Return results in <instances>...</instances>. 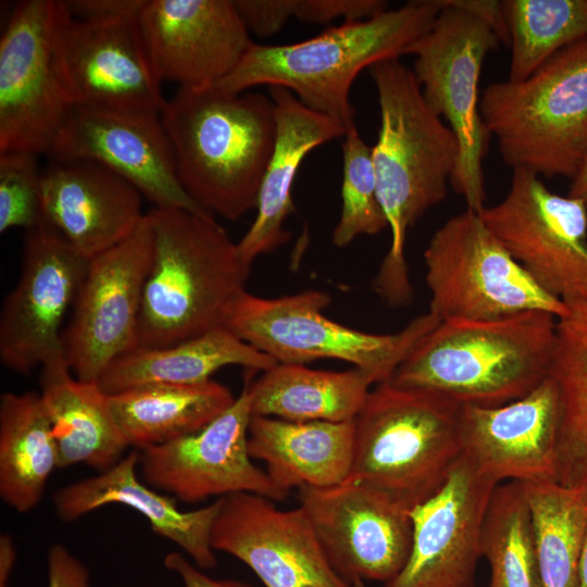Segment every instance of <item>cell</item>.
Returning a JSON list of instances; mask_svg holds the SVG:
<instances>
[{
    "label": "cell",
    "instance_id": "cell-10",
    "mask_svg": "<svg viewBox=\"0 0 587 587\" xmlns=\"http://www.w3.org/2000/svg\"><path fill=\"white\" fill-rule=\"evenodd\" d=\"M440 3L434 25L407 54L415 58L412 71L426 103L458 139L459 159L450 185L469 209L482 212L486 207L483 160L491 134L480 115L478 84L486 57L501 41L479 18L444 0Z\"/></svg>",
    "mask_w": 587,
    "mask_h": 587
},
{
    "label": "cell",
    "instance_id": "cell-11",
    "mask_svg": "<svg viewBox=\"0 0 587 587\" xmlns=\"http://www.w3.org/2000/svg\"><path fill=\"white\" fill-rule=\"evenodd\" d=\"M512 258L565 303L587 300V207L551 192L534 172L514 168L504 199L480 212Z\"/></svg>",
    "mask_w": 587,
    "mask_h": 587
},
{
    "label": "cell",
    "instance_id": "cell-36",
    "mask_svg": "<svg viewBox=\"0 0 587 587\" xmlns=\"http://www.w3.org/2000/svg\"><path fill=\"white\" fill-rule=\"evenodd\" d=\"M341 150V213L333 233V242L337 247L349 245L360 235H375L388 227L378 198L372 147L353 127L345 134Z\"/></svg>",
    "mask_w": 587,
    "mask_h": 587
},
{
    "label": "cell",
    "instance_id": "cell-28",
    "mask_svg": "<svg viewBox=\"0 0 587 587\" xmlns=\"http://www.w3.org/2000/svg\"><path fill=\"white\" fill-rule=\"evenodd\" d=\"M277 362L226 327L163 348L136 347L117 357L98 385L107 395L152 384L195 385L227 365L267 371Z\"/></svg>",
    "mask_w": 587,
    "mask_h": 587
},
{
    "label": "cell",
    "instance_id": "cell-25",
    "mask_svg": "<svg viewBox=\"0 0 587 587\" xmlns=\"http://www.w3.org/2000/svg\"><path fill=\"white\" fill-rule=\"evenodd\" d=\"M268 90L277 126L275 146L261 183L255 217L237 242L241 260L250 267L258 257L274 251L290 237L284 224L295 211L292 187L304 158L347 133L340 123L309 109L291 91L280 87Z\"/></svg>",
    "mask_w": 587,
    "mask_h": 587
},
{
    "label": "cell",
    "instance_id": "cell-8",
    "mask_svg": "<svg viewBox=\"0 0 587 587\" xmlns=\"http://www.w3.org/2000/svg\"><path fill=\"white\" fill-rule=\"evenodd\" d=\"M329 303V295L320 290L279 298L245 291L230 308L225 327L277 363L341 360L378 385L388 382L415 342L440 323L428 312L398 333L370 334L326 317L323 310Z\"/></svg>",
    "mask_w": 587,
    "mask_h": 587
},
{
    "label": "cell",
    "instance_id": "cell-46",
    "mask_svg": "<svg viewBox=\"0 0 587 587\" xmlns=\"http://www.w3.org/2000/svg\"><path fill=\"white\" fill-rule=\"evenodd\" d=\"M353 586H354V587H366L362 580L355 583Z\"/></svg>",
    "mask_w": 587,
    "mask_h": 587
},
{
    "label": "cell",
    "instance_id": "cell-33",
    "mask_svg": "<svg viewBox=\"0 0 587 587\" xmlns=\"http://www.w3.org/2000/svg\"><path fill=\"white\" fill-rule=\"evenodd\" d=\"M522 484L542 587H579V562L587 533V485Z\"/></svg>",
    "mask_w": 587,
    "mask_h": 587
},
{
    "label": "cell",
    "instance_id": "cell-20",
    "mask_svg": "<svg viewBox=\"0 0 587 587\" xmlns=\"http://www.w3.org/2000/svg\"><path fill=\"white\" fill-rule=\"evenodd\" d=\"M498 485L462 453L442 486L410 511L411 551L385 587H474L484 519Z\"/></svg>",
    "mask_w": 587,
    "mask_h": 587
},
{
    "label": "cell",
    "instance_id": "cell-12",
    "mask_svg": "<svg viewBox=\"0 0 587 587\" xmlns=\"http://www.w3.org/2000/svg\"><path fill=\"white\" fill-rule=\"evenodd\" d=\"M153 252L149 213L118 245L89 260L62 334L74 376L98 382L120 355L138 346L143 288Z\"/></svg>",
    "mask_w": 587,
    "mask_h": 587
},
{
    "label": "cell",
    "instance_id": "cell-43",
    "mask_svg": "<svg viewBox=\"0 0 587 587\" xmlns=\"http://www.w3.org/2000/svg\"><path fill=\"white\" fill-rule=\"evenodd\" d=\"M16 549L9 534L0 536V587H8L9 578L14 567Z\"/></svg>",
    "mask_w": 587,
    "mask_h": 587
},
{
    "label": "cell",
    "instance_id": "cell-6",
    "mask_svg": "<svg viewBox=\"0 0 587 587\" xmlns=\"http://www.w3.org/2000/svg\"><path fill=\"white\" fill-rule=\"evenodd\" d=\"M460 405L424 389L376 385L353 421L349 478L411 511L442 486L462 454Z\"/></svg>",
    "mask_w": 587,
    "mask_h": 587
},
{
    "label": "cell",
    "instance_id": "cell-40",
    "mask_svg": "<svg viewBox=\"0 0 587 587\" xmlns=\"http://www.w3.org/2000/svg\"><path fill=\"white\" fill-rule=\"evenodd\" d=\"M47 561L48 587H90L87 567L65 546L52 545Z\"/></svg>",
    "mask_w": 587,
    "mask_h": 587
},
{
    "label": "cell",
    "instance_id": "cell-16",
    "mask_svg": "<svg viewBox=\"0 0 587 587\" xmlns=\"http://www.w3.org/2000/svg\"><path fill=\"white\" fill-rule=\"evenodd\" d=\"M297 498L329 564L348 584L386 583L407 563L410 511L384 492L348 478L333 487L299 488Z\"/></svg>",
    "mask_w": 587,
    "mask_h": 587
},
{
    "label": "cell",
    "instance_id": "cell-2",
    "mask_svg": "<svg viewBox=\"0 0 587 587\" xmlns=\"http://www.w3.org/2000/svg\"><path fill=\"white\" fill-rule=\"evenodd\" d=\"M160 115L178 180L199 207L232 221L257 207L276 140L271 97L178 88Z\"/></svg>",
    "mask_w": 587,
    "mask_h": 587
},
{
    "label": "cell",
    "instance_id": "cell-24",
    "mask_svg": "<svg viewBox=\"0 0 587 587\" xmlns=\"http://www.w3.org/2000/svg\"><path fill=\"white\" fill-rule=\"evenodd\" d=\"M139 459L140 451L135 449L111 469L57 490V515L71 522L107 504L127 505L143 515L155 534L182 548L197 567L213 569L217 560L210 538L218 500L197 510H179L175 498L139 480Z\"/></svg>",
    "mask_w": 587,
    "mask_h": 587
},
{
    "label": "cell",
    "instance_id": "cell-44",
    "mask_svg": "<svg viewBox=\"0 0 587 587\" xmlns=\"http://www.w3.org/2000/svg\"><path fill=\"white\" fill-rule=\"evenodd\" d=\"M569 196L582 200L587 207V163L572 179Z\"/></svg>",
    "mask_w": 587,
    "mask_h": 587
},
{
    "label": "cell",
    "instance_id": "cell-3",
    "mask_svg": "<svg viewBox=\"0 0 587 587\" xmlns=\"http://www.w3.org/2000/svg\"><path fill=\"white\" fill-rule=\"evenodd\" d=\"M441 10L440 0L409 1L370 18L328 26L302 41L253 42L215 86L230 93L260 85L285 88L348 132L357 127L349 99L357 76L375 63L407 54L409 47L432 28Z\"/></svg>",
    "mask_w": 587,
    "mask_h": 587
},
{
    "label": "cell",
    "instance_id": "cell-4",
    "mask_svg": "<svg viewBox=\"0 0 587 587\" xmlns=\"http://www.w3.org/2000/svg\"><path fill=\"white\" fill-rule=\"evenodd\" d=\"M555 328L557 317L544 311L440 322L415 342L388 382L459 404L502 405L548 377Z\"/></svg>",
    "mask_w": 587,
    "mask_h": 587
},
{
    "label": "cell",
    "instance_id": "cell-26",
    "mask_svg": "<svg viewBox=\"0 0 587 587\" xmlns=\"http://www.w3.org/2000/svg\"><path fill=\"white\" fill-rule=\"evenodd\" d=\"M352 422H291L252 415L248 450L265 463V472L283 490L327 488L350 476L353 462Z\"/></svg>",
    "mask_w": 587,
    "mask_h": 587
},
{
    "label": "cell",
    "instance_id": "cell-34",
    "mask_svg": "<svg viewBox=\"0 0 587 587\" xmlns=\"http://www.w3.org/2000/svg\"><path fill=\"white\" fill-rule=\"evenodd\" d=\"M502 5L511 82L526 79L562 49L587 39V0H505Z\"/></svg>",
    "mask_w": 587,
    "mask_h": 587
},
{
    "label": "cell",
    "instance_id": "cell-39",
    "mask_svg": "<svg viewBox=\"0 0 587 587\" xmlns=\"http://www.w3.org/2000/svg\"><path fill=\"white\" fill-rule=\"evenodd\" d=\"M63 2L73 17L110 21L138 18L147 0H68Z\"/></svg>",
    "mask_w": 587,
    "mask_h": 587
},
{
    "label": "cell",
    "instance_id": "cell-18",
    "mask_svg": "<svg viewBox=\"0 0 587 587\" xmlns=\"http://www.w3.org/2000/svg\"><path fill=\"white\" fill-rule=\"evenodd\" d=\"M54 161L90 160L113 171L160 209L214 216L182 187L159 112L73 108L49 153Z\"/></svg>",
    "mask_w": 587,
    "mask_h": 587
},
{
    "label": "cell",
    "instance_id": "cell-5",
    "mask_svg": "<svg viewBox=\"0 0 587 587\" xmlns=\"http://www.w3.org/2000/svg\"><path fill=\"white\" fill-rule=\"evenodd\" d=\"M153 252L137 347L163 348L225 327L250 266L214 220L184 209L149 212Z\"/></svg>",
    "mask_w": 587,
    "mask_h": 587
},
{
    "label": "cell",
    "instance_id": "cell-13",
    "mask_svg": "<svg viewBox=\"0 0 587 587\" xmlns=\"http://www.w3.org/2000/svg\"><path fill=\"white\" fill-rule=\"evenodd\" d=\"M53 60L73 108L161 113L165 105L138 18L79 20L58 1Z\"/></svg>",
    "mask_w": 587,
    "mask_h": 587
},
{
    "label": "cell",
    "instance_id": "cell-29",
    "mask_svg": "<svg viewBox=\"0 0 587 587\" xmlns=\"http://www.w3.org/2000/svg\"><path fill=\"white\" fill-rule=\"evenodd\" d=\"M224 385L152 384L109 395L114 421L127 446H160L200 430L235 401Z\"/></svg>",
    "mask_w": 587,
    "mask_h": 587
},
{
    "label": "cell",
    "instance_id": "cell-35",
    "mask_svg": "<svg viewBox=\"0 0 587 587\" xmlns=\"http://www.w3.org/2000/svg\"><path fill=\"white\" fill-rule=\"evenodd\" d=\"M482 552L490 565L489 587H542L521 482L499 484L492 491L484 519Z\"/></svg>",
    "mask_w": 587,
    "mask_h": 587
},
{
    "label": "cell",
    "instance_id": "cell-27",
    "mask_svg": "<svg viewBox=\"0 0 587 587\" xmlns=\"http://www.w3.org/2000/svg\"><path fill=\"white\" fill-rule=\"evenodd\" d=\"M40 397L58 448L59 469L86 464L104 472L128 447L98 382L76 378L64 355L41 366Z\"/></svg>",
    "mask_w": 587,
    "mask_h": 587
},
{
    "label": "cell",
    "instance_id": "cell-14",
    "mask_svg": "<svg viewBox=\"0 0 587 587\" xmlns=\"http://www.w3.org/2000/svg\"><path fill=\"white\" fill-rule=\"evenodd\" d=\"M55 0L18 2L0 38V152L49 154L73 107L54 66Z\"/></svg>",
    "mask_w": 587,
    "mask_h": 587
},
{
    "label": "cell",
    "instance_id": "cell-32",
    "mask_svg": "<svg viewBox=\"0 0 587 587\" xmlns=\"http://www.w3.org/2000/svg\"><path fill=\"white\" fill-rule=\"evenodd\" d=\"M557 319L549 376L560 394L559 484L587 485V300Z\"/></svg>",
    "mask_w": 587,
    "mask_h": 587
},
{
    "label": "cell",
    "instance_id": "cell-30",
    "mask_svg": "<svg viewBox=\"0 0 587 587\" xmlns=\"http://www.w3.org/2000/svg\"><path fill=\"white\" fill-rule=\"evenodd\" d=\"M246 384L252 415L291 422H352L373 383L355 367L335 372L277 363Z\"/></svg>",
    "mask_w": 587,
    "mask_h": 587
},
{
    "label": "cell",
    "instance_id": "cell-37",
    "mask_svg": "<svg viewBox=\"0 0 587 587\" xmlns=\"http://www.w3.org/2000/svg\"><path fill=\"white\" fill-rule=\"evenodd\" d=\"M249 33L271 36L290 20L328 25L334 20L370 18L388 9L383 0H234Z\"/></svg>",
    "mask_w": 587,
    "mask_h": 587
},
{
    "label": "cell",
    "instance_id": "cell-45",
    "mask_svg": "<svg viewBox=\"0 0 587 587\" xmlns=\"http://www.w3.org/2000/svg\"><path fill=\"white\" fill-rule=\"evenodd\" d=\"M579 587H587V533L579 562Z\"/></svg>",
    "mask_w": 587,
    "mask_h": 587
},
{
    "label": "cell",
    "instance_id": "cell-17",
    "mask_svg": "<svg viewBox=\"0 0 587 587\" xmlns=\"http://www.w3.org/2000/svg\"><path fill=\"white\" fill-rule=\"evenodd\" d=\"M252 417L247 384L234 403L198 432L140 451L145 483L187 503L250 492L273 501L289 492L275 485L249 454Z\"/></svg>",
    "mask_w": 587,
    "mask_h": 587
},
{
    "label": "cell",
    "instance_id": "cell-38",
    "mask_svg": "<svg viewBox=\"0 0 587 587\" xmlns=\"http://www.w3.org/2000/svg\"><path fill=\"white\" fill-rule=\"evenodd\" d=\"M37 157L23 151L0 152V233L30 229L41 221V172Z\"/></svg>",
    "mask_w": 587,
    "mask_h": 587
},
{
    "label": "cell",
    "instance_id": "cell-31",
    "mask_svg": "<svg viewBox=\"0 0 587 587\" xmlns=\"http://www.w3.org/2000/svg\"><path fill=\"white\" fill-rule=\"evenodd\" d=\"M59 469L57 444L39 392L0 398V497L20 513L40 502Z\"/></svg>",
    "mask_w": 587,
    "mask_h": 587
},
{
    "label": "cell",
    "instance_id": "cell-19",
    "mask_svg": "<svg viewBox=\"0 0 587 587\" xmlns=\"http://www.w3.org/2000/svg\"><path fill=\"white\" fill-rule=\"evenodd\" d=\"M217 500L213 550L242 561L265 587H353L329 564L301 507L282 510L273 500L250 492Z\"/></svg>",
    "mask_w": 587,
    "mask_h": 587
},
{
    "label": "cell",
    "instance_id": "cell-21",
    "mask_svg": "<svg viewBox=\"0 0 587 587\" xmlns=\"http://www.w3.org/2000/svg\"><path fill=\"white\" fill-rule=\"evenodd\" d=\"M560 394L548 375L524 397L498 407L461 404L462 453L500 484L559 483Z\"/></svg>",
    "mask_w": 587,
    "mask_h": 587
},
{
    "label": "cell",
    "instance_id": "cell-23",
    "mask_svg": "<svg viewBox=\"0 0 587 587\" xmlns=\"http://www.w3.org/2000/svg\"><path fill=\"white\" fill-rule=\"evenodd\" d=\"M142 197L129 182L90 160L54 161L41 172L42 221L89 260L133 234L146 215Z\"/></svg>",
    "mask_w": 587,
    "mask_h": 587
},
{
    "label": "cell",
    "instance_id": "cell-42",
    "mask_svg": "<svg viewBox=\"0 0 587 587\" xmlns=\"http://www.w3.org/2000/svg\"><path fill=\"white\" fill-rule=\"evenodd\" d=\"M164 566L178 574L185 587H253L239 580L211 578L178 552L167 553L164 558Z\"/></svg>",
    "mask_w": 587,
    "mask_h": 587
},
{
    "label": "cell",
    "instance_id": "cell-1",
    "mask_svg": "<svg viewBox=\"0 0 587 587\" xmlns=\"http://www.w3.org/2000/svg\"><path fill=\"white\" fill-rule=\"evenodd\" d=\"M380 125L372 159L379 202L390 229V247L373 280L388 304L412 298L404 255L408 229L441 202L459 159L451 128L426 103L412 68L399 59L373 64Z\"/></svg>",
    "mask_w": 587,
    "mask_h": 587
},
{
    "label": "cell",
    "instance_id": "cell-15",
    "mask_svg": "<svg viewBox=\"0 0 587 587\" xmlns=\"http://www.w3.org/2000/svg\"><path fill=\"white\" fill-rule=\"evenodd\" d=\"M88 264L43 221L26 230L20 277L0 314V360L7 369L26 375L64 355L63 322Z\"/></svg>",
    "mask_w": 587,
    "mask_h": 587
},
{
    "label": "cell",
    "instance_id": "cell-41",
    "mask_svg": "<svg viewBox=\"0 0 587 587\" xmlns=\"http://www.w3.org/2000/svg\"><path fill=\"white\" fill-rule=\"evenodd\" d=\"M445 4L465 11L486 23L504 45H510V34L502 1L444 0Z\"/></svg>",
    "mask_w": 587,
    "mask_h": 587
},
{
    "label": "cell",
    "instance_id": "cell-9",
    "mask_svg": "<svg viewBox=\"0 0 587 587\" xmlns=\"http://www.w3.org/2000/svg\"><path fill=\"white\" fill-rule=\"evenodd\" d=\"M424 261L429 313L440 322L494 321L528 311L559 319L567 312V304L540 287L472 209L436 230Z\"/></svg>",
    "mask_w": 587,
    "mask_h": 587
},
{
    "label": "cell",
    "instance_id": "cell-22",
    "mask_svg": "<svg viewBox=\"0 0 587 587\" xmlns=\"http://www.w3.org/2000/svg\"><path fill=\"white\" fill-rule=\"evenodd\" d=\"M138 25L157 75L179 88L217 84L253 43L234 0H147Z\"/></svg>",
    "mask_w": 587,
    "mask_h": 587
},
{
    "label": "cell",
    "instance_id": "cell-7",
    "mask_svg": "<svg viewBox=\"0 0 587 587\" xmlns=\"http://www.w3.org/2000/svg\"><path fill=\"white\" fill-rule=\"evenodd\" d=\"M479 111L513 170L573 179L587 163V39L524 80L488 85Z\"/></svg>",
    "mask_w": 587,
    "mask_h": 587
}]
</instances>
